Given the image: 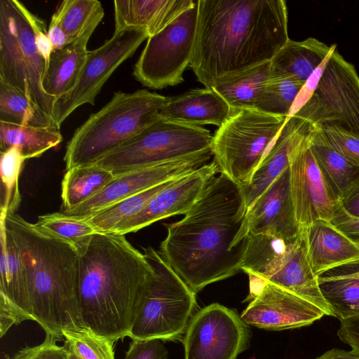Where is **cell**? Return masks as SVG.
<instances>
[{
	"instance_id": "12",
	"label": "cell",
	"mask_w": 359,
	"mask_h": 359,
	"mask_svg": "<svg viewBox=\"0 0 359 359\" xmlns=\"http://www.w3.org/2000/svg\"><path fill=\"white\" fill-rule=\"evenodd\" d=\"M294 115L313 126H334L359 137V76L337 47L313 94Z\"/></svg>"
},
{
	"instance_id": "13",
	"label": "cell",
	"mask_w": 359,
	"mask_h": 359,
	"mask_svg": "<svg viewBox=\"0 0 359 359\" xmlns=\"http://www.w3.org/2000/svg\"><path fill=\"white\" fill-rule=\"evenodd\" d=\"M149 37L144 29L114 30L113 36L101 46L88 50L76 86L55 102L53 118L57 128H60L78 107L85 104L94 105L97 95L114 72Z\"/></svg>"
},
{
	"instance_id": "7",
	"label": "cell",
	"mask_w": 359,
	"mask_h": 359,
	"mask_svg": "<svg viewBox=\"0 0 359 359\" xmlns=\"http://www.w3.org/2000/svg\"><path fill=\"white\" fill-rule=\"evenodd\" d=\"M241 270L250 279L280 287L332 316L310 264L305 229L290 241L268 234L248 236Z\"/></svg>"
},
{
	"instance_id": "14",
	"label": "cell",
	"mask_w": 359,
	"mask_h": 359,
	"mask_svg": "<svg viewBox=\"0 0 359 359\" xmlns=\"http://www.w3.org/2000/svg\"><path fill=\"white\" fill-rule=\"evenodd\" d=\"M252 332L236 311L217 303L199 310L182 342L184 359H236L250 346Z\"/></svg>"
},
{
	"instance_id": "42",
	"label": "cell",
	"mask_w": 359,
	"mask_h": 359,
	"mask_svg": "<svg viewBox=\"0 0 359 359\" xmlns=\"http://www.w3.org/2000/svg\"><path fill=\"white\" fill-rule=\"evenodd\" d=\"M336 47L337 46L334 44V46L330 52V55L316 68V69L312 73V74L305 82L293 104L289 116L294 115L296 112H297L299 109L303 107L304 104L311 98L318 86V83L325 67L327 61Z\"/></svg>"
},
{
	"instance_id": "10",
	"label": "cell",
	"mask_w": 359,
	"mask_h": 359,
	"mask_svg": "<svg viewBox=\"0 0 359 359\" xmlns=\"http://www.w3.org/2000/svg\"><path fill=\"white\" fill-rule=\"evenodd\" d=\"M210 130L160 118L94 164L118 175L212 149Z\"/></svg>"
},
{
	"instance_id": "16",
	"label": "cell",
	"mask_w": 359,
	"mask_h": 359,
	"mask_svg": "<svg viewBox=\"0 0 359 359\" xmlns=\"http://www.w3.org/2000/svg\"><path fill=\"white\" fill-rule=\"evenodd\" d=\"M212 156V151L210 149L192 156L114 175V178L92 198L72 209L62 212L85 220L115 203L196 170L206 164Z\"/></svg>"
},
{
	"instance_id": "40",
	"label": "cell",
	"mask_w": 359,
	"mask_h": 359,
	"mask_svg": "<svg viewBox=\"0 0 359 359\" xmlns=\"http://www.w3.org/2000/svg\"><path fill=\"white\" fill-rule=\"evenodd\" d=\"M53 337L46 334L44 341L36 346H26L6 359H69V351L65 345L60 346Z\"/></svg>"
},
{
	"instance_id": "37",
	"label": "cell",
	"mask_w": 359,
	"mask_h": 359,
	"mask_svg": "<svg viewBox=\"0 0 359 359\" xmlns=\"http://www.w3.org/2000/svg\"><path fill=\"white\" fill-rule=\"evenodd\" d=\"M64 345L80 359H115L114 343L86 327L62 332Z\"/></svg>"
},
{
	"instance_id": "32",
	"label": "cell",
	"mask_w": 359,
	"mask_h": 359,
	"mask_svg": "<svg viewBox=\"0 0 359 359\" xmlns=\"http://www.w3.org/2000/svg\"><path fill=\"white\" fill-rule=\"evenodd\" d=\"M176 179L163 182L115 203L85 220L97 232L113 233L121 224L141 211L158 193Z\"/></svg>"
},
{
	"instance_id": "1",
	"label": "cell",
	"mask_w": 359,
	"mask_h": 359,
	"mask_svg": "<svg viewBox=\"0 0 359 359\" xmlns=\"http://www.w3.org/2000/svg\"><path fill=\"white\" fill-rule=\"evenodd\" d=\"M246 212L241 188L220 174L182 219L165 225L159 253L195 294L241 270L246 238L233 248L232 244Z\"/></svg>"
},
{
	"instance_id": "15",
	"label": "cell",
	"mask_w": 359,
	"mask_h": 359,
	"mask_svg": "<svg viewBox=\"0 0 359 359\" xmlns=\"http://www.w3.org/2000/svg\"><path fill=\"white\" fill-rule=\"evenodd\" d=\"M309 134L289 157L291 195L296 219L302 229L319 219L331 222L341 208L340 198L311 151Z\"/></svg>"
},
{
	"instance_id": "39",
	"label": "cell",
	"mask_w": 359,
	"mask_h": 359,
	"mask_svg": "<svg viewBox=\"0 0 359 359\" xmlns=\"http://www.w3.org/2000/svg\"><path fill=\"white\" fill-rule=\"evenodd\" d=\"M326 142L353 164L359 166V137L330 126H318Z\"/></svg>"
},
{
	"instance_id": "24",
	"label": "cell",
	"mask_w": 359,
	"mask_h": 359,
	"mask_svg": "<svg viewBox=\"0 0 359 359\" xmlns=\"http://www.w3.org/2000/svg\"><path fill=\"white\" fill-rule=\"evenodd\" d=\"M229 104L211 88H196L168 97L159 112L161 118L201 126L219 127L231 114Z\"/></svg>"
},
{
	"instance_id": "29",
	"label": "cell",
	"mask_w": 359,
	"mask_h": 359,
	"mask_svg": "<svg viewBox=\"0 0 359 359\" xmlns=\"http://www.w3.org/2000/svg\"><path fill=\"white\" fill-rule=\"evenodd\" d=\"M309 141L318 165L341 200L359 183V166L332 149L326 142L318 127L313 125Z\"/></svg>"
},
{
	"instance_id": "26",
	"label": "cell",
	"mask_w": 359,
	"mask_h": 359,
	"mask_svg": "<svg viewBox=\"0 0 359 359\" xmlns=\"http://www.w3.org/2000/svg\"><path fill=\"white\" fill-rule=\"evenodd\" d=\"M95 29L90 28L62 49H54L42 82L48 95L58 98L76 86L87 58L88 42Z\"/></svg>"
},
{
	"instance_id": "25",
	"label": "cell",
	"mask_w": 359,
	"mask_h": 359,
	"mask_svg": "<svg viewBox=\"0 0 359 359\" xmlns=\"http://www.w3.org/2000/svg\"><path fill=\"white\" fill-rule=\"evenodd\" d=\"M334 46V44L329 46L313 37L301 41L289 39L270 61V77L305 83Z\"/></svg>"
},
{
	"instance_id": "45",
	"label": "cell",
	"mask_w": 359,
	"mask_h": 359,
	"mask_svg": "<svg viewBox=\"0 0 359 359\" xmlns=\"http://www.w3.org/2000/svg\"><path fill=\"white\" fill-rule=\"evenodd\" d=\"M48 35L53 45L54 49H62L70 43L59 20L54 13L48 28Z\"/></svg>"
},
{
	"instance_id": "19",
	"label": "cell",
	"mask_w": 359,
	"mask_h": 359,
	"mask_svg": "<svg viewBox=\"0 0 359 359\" xmlns=\"http://www.w3.org/2000/svg\"><path fill=\"white\" fill-rule=\"evenodd\" d=\"M219 172L215 163H206L176 179L158 193L137 214L113 233L126 235L176 215H185L197 201L208 182Z\"/></svg>"
},
{
	"instance_id": "36",
	"label": "cell",
	"mask_w": 359,
	"mask_h": 359,
	"mask_svg": "<svg viewBox=\"0 0 359 359\" xmlns=\"http://www.w3.org/2000/svg\"><path fill=\"white\" fill-rule=\"evenodd\" d=\"M35 224L69 243L79 251L97 231L86 220L63 212L40 215Z\"/></svg>"
},
{
	"instance_id": "20",
	"label": "cell",
	"mask_w": 359,
	"mask_h": 359,
	"mask_svg": "<svg viewBox=\"0 0 359 359\" xmlns=\"http://www.w3.org/2000/svg\"><path fill=\"white\" fill-rule=\"evenodd\" d=\"M0 337L13 325L33 320L27 270L20 248L0 221Z\"/></svg>"
},
{
	"instance_id": "2",
	"label": "cell",
	"mask_w": 359,
	"mask_h": 359,
	"mask_svg": "<svg viewBox=\"0 0 359 359\" xmlns=\"http://www.w3.org/2000/svg\"><path fill=\"white\" fill-rule=\"evenodd\" d=\"M190 67L211 88L218 78L270 62L290 39L283 0H198Z\"/></svg>"
},
{
	"instance_id": "22",
	"label": "cell",
	"mask_w": 359,
	"mask_h": 359,
	"mask_svg": "<svg viewBox=\"0 0 359 359\" xmlns=\"http://www.w3.org/2000/svg\"><path fill=\"white\" fill-rule=\"evenodd\" d=\"M305 231L310 264L317 276L359 262V245L330 221L317 220Z\"/></svg>"
},
{
	"instance_id": "46",
	"label": "cell",
	"mask_w": 359,
	"mask_h": 359,
	"mask_svg": "<svg viewBox=\"0 0 359 359\" xmlns=\"http://www.w3.org/2000/svg\"><path fill=\"white\" fill-rule=\"evenodd\" d=\"M341 208L350 217L359 219V183L341 198Z\"/></svg>"
},
{
	"instance_id": "34",
	"label": "cell",
	"mask_w": 359,
	"mask_h": 359,
	"mask_svg": "<svg viewBox=\"0 0 359 359\" xmlns=\"http://www.w3.org/2000/svg\"><path fill=\"white\" fill-rule=\"evenodd\" d=\"M304 84L290 79L269 76L255 109L268 114L288 116Z\"/></svg>"
},
{
	"instance_id": "4",
	"label": "cell",
	"mask_w": 359,
	"mask_h": 359,
	"mask_svg": "<svg viewBox=\"0 0 359 359\" xmlns=\"http://www.w3.org/2000/svg\"><path fill=\"white\" fill-rule=\"evenodd\" d=\"M27 270L34 321L57 341L67 330L85 327L79 304L80 255L69 242L15 214H0Z\"/></svg>"
},
{
	"instance_id": "18",
	"label": "cell",
	"mask_w": 359,
	"mask_h": 359,
	"mask_svg": "<svg viewBox=\"0 0 359 359\" xmlns=\"http://www.w3.org/2000/svg\"><path fill=\"white\" fill-rule=\"evenodd\" d=\"M302 230L295 217L288 166L247 210L232 248L249 235L268 234L290 241L297 237Z\"/></svg>"
},
{
	"instance_id": "6",
	"label": "cell",
	"mask_w": 359,
	"mask_h": 359,
	"mask_svg": "<svg viewBox=\"0 0 359 359\" xmlns=\"http://www.w3.org/2000/svg\"><path fill=\"white\" fill-rule=\"evenodd\" d=\"M37 18L19 1L0 0V81L29 99L35 111L34 126L59 128L53 118L57 98L42 86L48 62L37 47Z\"/></svg>"
},
{
	"instance_id": "30",
	"label": "cell",
	"mask_w": 359,
	"mask_h": 359,
	"mask_svg": "<svg viewBox=\"0 0 359 359\" xmlns=\"http://www.w3.org/2000/svg\"><path fill=\"white\" fill-rule=\"evenodd\" d=\"M63 140L55 127L22 126L0 121V151L17 147L25 160L38 158Z\"/></svg>"
},
{
	"instance_id": "3",
	"label": "cell",
	"mask_w": 359,
	"mask_h": 359,
	"mask_svg": "<svg viewBox=\"0 0 359 359\" xmlns=\"http://www.w3.org/2000/svg\"><path fill=\"white\" fill-rule=\"evenodd\" d=\"M85 327L115 343L130 336L155 276L125 235L95 233L79 251Z\"/></svg>"
},
{
	"instance_id": "23",
	"label": "cell",
	"mask_w": 359,
	"mask_h": 359,
	"mask_svg": "<svg viewBox=\"0 0 359 359\" xmlns=\"http://www.w3.org/2000/svg\"><path fill=\"white\" fill-rule=\"evenodd\" d=\"M196 3L192 0H115V30L144 29L152 36Z\"/></svg>"
},
{
	"instance_id": "48",
	"label": "cell",
	"mask_w": 359,
	"mask_h": 359,
	"mask_svg": "<svg viewBox=\"0 0 359 359\" xmlns=\"http://www.w3.org/2000/svg\"><path fill=\"white\" fill-rule=\"evenodd\" d=\"M69 359H80L75 354L69 351Z\"/></svg>"
},
{
	"instance_id": "49",
	"label": "cell",
	"mask_w": 359,
	"mask_h": 359,
	"mask_svg": "<svg viewBox=\"0 0 359 359\" xmlns=\"http://www.w3.org/2000/svg\"><path fill=\"white\" fill-rule=\"evenodd\" d=\"M359 245V238L354 240Z\"/></svg>"
},
{
	"instance_id": "27",
	"label": "cell",
	"mask_w": 359,
	"mask_h": 359,
	"mask_svg": "<svg viewBox=\"0 0 359 359\" xmlns=\"http://www.w3.org/2000/svg\"><path fill=\"white\" fill-rule=\"evenodd\" d=\"M318 282L333 317L359 316V262L319 275Z\"/></svg>"
},
{
	"instance_id": "44",
	"label": "cell",
	"mask_w": 359,
	"mask_h": 359,
	"mask_svg": "<svg viewBox=\"0 0 359 359\" xmlns=\"http://www.w3.org/2000/svg\"><path fill=\"white\" fill-rule=\"evenodd\" d=\"M331 222L353 240L359 238V219L350 217L341 208Z\"/></svg>"
},
{
	"instance_id": "28",
	"label": "cell",
	"mask_w": 359,
	"mask_h": 359,
	"mask_svg": "<svg viewBox=\"0 0 359 359\" xmlns=\"http://www.w3.org/2000/svg\"><path fill=\"white\" fill-rule=\"evenodd\" d=\"M270 76V62L222 76L211 87L231 109H255Z\"/></svg>"
},
{
	"instance_id": "5",
	"label": "cell",
	"mask_w": 359,
	"mask_h": 359,
	"mask_svg": "<svg viewBox=\"0 0 359 359\" xmlns=\"http://www.w3.org/2000/svg\"><path fill=\"white\" fill-rule=\"evenodd\" d=\"M168 98L144 89L115 92L74 131L66 146V170L94 164L137 135L160 118Z\"/></svg>"
},
{
	"instance_id": "11",
	"label": "cell",
	"mask_w": 359,
	"mask_h": 359,
	"mask_svg": "<svg viewBox=\"0 0 359 359\" xmlns=\"http://www.w3.org/2000/svg\"><path fill=\"white\" fill-rule=\"evenodd\" d=\"M197 3L161 31L148 38L133 68L143 86L162 89L180 84L190 65L197 29Z\"/></svg>"
},
{
	"instance_id": "38",
	"label": "cell",
	"mask_w": 359,
	"mask_h": 359,
	"mask_svg": "<svg viewBox=\"0 0 359 359\" xmlns=\"http://www.w3.org/2000/svg\"><path fill=\"white\" fill-rule=\"evenodd\" d=\"M35 111L22 93L0 81V121L34 126Z\"/></svg>"
},
{
	"instance_id": "47",
	"label": "cell",
	"mask_w": 359,
	"mask_h": 359,
	"mask_svg": "<svg viewBox=\"0 0 359 359\" xmlns=\"http://www.w3.org/2000/svg\"><path fill=\"white\" fill-rule=\"evenodd\" d=\"M316 359H359V353L352 349L346 351L333 348L325 351Z\"/></svg>"
},
{
	"instance_id": "41",
	"label": "cell",
	"mask_w": 359,
	"mask_h": 359,
	"mask_svg": "<svg viewBox=\"0 0 359 359\" xmlns=\"http://www.w3.org/2000/svg\"><path fill=\"white\" fill-rule=\"evenodd\" d=\"M168 352L162 340L132 339L124 359H167Z\"/></svg>"
},
{
	"instance_id": "21",
	"label": "cell",
	"mask_w": 359,
	"mask_h": 359,
	"mask_svg": "<svg viewBox=\"0 0 359 359\" xmlns=\"http://www.w3.org/2000/svg\"><path fill=\"white\" fill-rule=\"evenodd\" d=\"M313 125L297 116H289L250 182L241 188L248 210L289 166L292 151L310 133Z\"/></svg>"
},
{
	"instance_id": "35",
	"label": "cell",
	"mask_w": 359,
	"mask_h": 359,
	"mask_svg": "<svg viewBox=\"0 0 359 359\" xmlns=\"http://www.w3.org/2000/svg\"><path fill=\"white\" fill-rule=\"evenodd\" d=\"M25 159L17 147L1 151L0 214H15L21 202L19 176Z\"/></svg>"
},
{
	"instance_id": "33",
	"label": "cell",
	"mask_w": 359,
	"mask_h": 359,
	"mask_svg": "<svg viewBox=\"0 0 359 359\" xmlns=\"http://www.w3.org/2000/svg\"><path fill=\"white\" fill-rule=\"evenodd\" d=\"M69 43L92 27H97L104 12L97 0H65L55 13Z\"/></svg>"
},
{
	"instance_id": "31",
	"label": "cell",
	"mask_w": 359,
	"mask_h": 359,
	"mask_svg": "<svg viewBox=\"0 0 359 359\" xmlns=\"http://www.w3.org/2000/svg\"><path fill=\"white\" fill-rule=\"evenodd\" d=\"M114 177L112 172L95 164L66 170L61 184L62 211L72 209L92 198Z\"/></svg>"
},
{
	"instance_id": "43",
	"label": "cell",
	"mask_w": 359,
	"mask_h": 359,
	"mask_svg": "<svg viewBox=\"0 0 359 359\" xmlns=\"http://www.w3.org/2000/svg\"><path fill=\"white\" fill-rule=\"evenodd\" d=\"M337 334L343 343L359 353V316L340 320Z\"/></svg>"
},
{
	"instance_id": "17",
	"label": "cell",
	"mask_w": 359,
	"mask_h": 359,
	"mask_svg": "<svg viewBox=\"0 0 359 359\" xmlns=\"http://www.w3.org/2000/svg\"><path fill=\"white\" fill-rule=\"evenodd\" d=\"M241 319L248 325L272 331L309 326L325 316L308 301L267 282L250 299Z\"/></svg>"
},
{
	"instance_id": "8",
	"label": "cell",
	"mask_w": 359,
	"mask_h": 359,
	"mask_svg": "<svg viewBox=\"0 0 359 359\" xmlns=\"http://www.w3.org/2000/svg\"><path fill=\"white\" fill-rule=\"evenodd\" d=\"M287 117L255 109H231L212 138L213 161L219 172L241 188L245 187Z\"/></svg>"
},
{
	"instance_id": "9",
	"label": "cell",
	"mask_w": 359,
	"mask_h": 359,
	"mask_svg": "<svg viewBox=\"0 0 359 359\" xmlns=\"http://www.w3.org/2000/svg\"><path fill=\"white\" fill-rule=\"evenodd\" d=\"M144 255L152 265L155 276L129 337L182 341L190 320L198 311L196 294L159 252L149 247Z\"/></svg>"
}]
</instances>
